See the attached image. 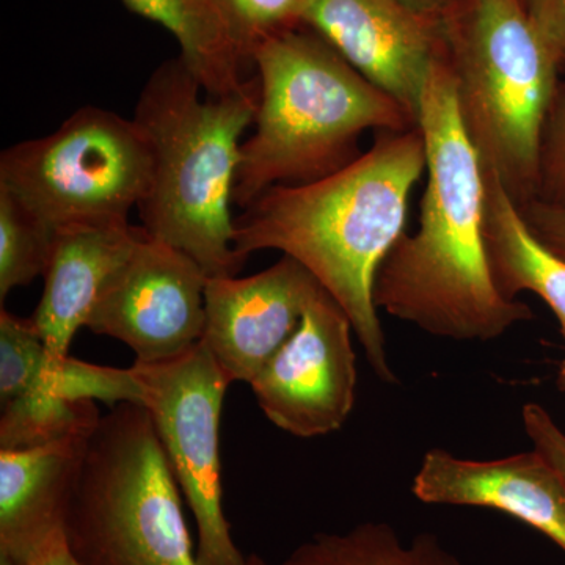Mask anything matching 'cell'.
<instances>
[{"mask_svg":"<svg viewBox=\"0 0 565 565\" xmlns=\"http://www.w3.org/2000/svg\"><path fill=\"white\" fill-rule=\"evenodd\" d=\"M418 128L426 145L418 228L404 233L379 267L375 307L446 340H498L533 319V311L494 285L486 245V170L460 120L445 46L424 88Z\"/></svg>","mask_w":565,"mask_h":565,"instance_id":"cell-1","label":"cell"},{"mask_svg":"<svg viewBox=\"0 0 565 565\" xmlns=\"http://www.w3.org/2000/svg\"><path fill=\"white\" fill-rule=\"evenodd\" d=\"M426 174L416 128L377 132L373 147L322 180L275 185L234 221V252L280 250L343 307L374 374L397 384L374 303L379 267L405 233L408 199Z\"/></svg>","mask_w":565,"mask_h":565,"instance_id":"cell-2","label":"cell"},{"mask_svg":"<svg viewBox=\"0 0 565 565\" xmlns=\"http://www.w3.org/2000/svg\"><path fill=\"white\" fill-rule=\"evenodd\" d=\"M180 55L162 62L141 88L132 120L150 143L151 184L139 218L148 236L180 248L207 277H232L234 184L241 139L259 103L258 77L225 96L206 95Z\"/></svg>","mask_w":565,"mask_h":565,"instance_id":"cell-3","label":"cell"},{"mask_svg":"<svg viewBox=\"0 0 565 565\" xmlns=\"http://www.w3.org/2000/svg\"><path fill=\"white\" fill-rule=\"evenodd\" d=\"M252 62L259 103L234 184V204L243 210L275 185L307 184L343 169L359 158L364 132L418 126L302 24L263 41Z\"/></svg>","mask_w":565,"mask_h":565,"instance_id":"cell-4","label":"cell"},{"mask_svg":"<svg viewBox=\"0 0 565 565\" xmlns=\"http://www.w3.org/2000/svg\"><path fill=\"white\" fill-rule=\"evenodd\" d=\"M446 62L468 139L516 206L535 199L557 95L555 55L523 0H452L441 14Z\"/></svg>","mask_w":565,"mask_h":565,"instance_id":"cell-5","label":"cell"},{"mask_svg":"<svg viewBox=\"0 0 565 565\" xmlns=\"http://www.w3.org/2000/svg\"><path fill=\"white\" fill-rule=\"evenodd\" d=\"M63 535L79 565H200L150 412L120 404L88 441ZM248 565H267L248 555Z\"/></svg>","mask_w":565,"mask_h":565,"instance_id":"cell-6","label":"cell"},{"mask_svg":"<svg viewBox=\"0 0 565 565\" xmlns=\"http://www.w3.org/2000/svg\"><path fill=\"white\" fill-rule=\"evenodd\" d=\"M151 173V148L139 125L93 106L0 156V188L54 232L128 225Z\"/></svg>","mask_w":565,"mask_h":565,"instance_id":"cell-7","label":"cell"},{"mask_svg":"<svg viewBox=\"0 0 565 565\" xmlns=\"http://www.w3.org/2000/svg\"><path fill=\"white\" fill-rule=\"evenodd\" d=\"M156 434L196 523L200 565H248L223 511L221 419L233 384L203 343L161 363H136Z\"/></svg>","mask_w":565,"mask_h":565,"instance_id":"cell-8","label":"cell"},{"mask_svg":"<svg viewBox=\"0 0 565 565\" xmlns=\"http://www.w3.org/2000/svg\"><path fill=\"white\" fill-rule=\"evenodd\" d=\"M207 278L188 253L143 232L85 327L128 345L136 363L178 359L202 343Z\"/></svg>","mask_w":565,"mask_h":565,"instance_id":"cell-9","label":"cell"},{"mask_svg":"<svg viewBox=\"0 0 565 565\" xmlns=\"http://www.w3.org/2000/svg\"><path fill=\"white\" fill-rule=\"evenodd\" d=\"M353 327L343 307L319 288L299 329L250 382L263 414L299 438L341 429L355 405Z\"/></svg>","mask_w":565,"mask_h":565,"instance_id":"cell-10","label":"cell"},{"mask_svg":"<svg viewBox=\"0 0 565 565\" xmlns=\"http://www.w3.org/2000/svg\"><path fill=\"white\" fill-rule=\"evenodd\" d=\"M300 24L396 99L418 125L424 88L444 52L441 18L401 0H305Z\"/></svg>","mask_w":565,"mask_h":565,"instance_id":"cell-11","label":"cell"},{"mask_svg":"<svg viewBox=\"0 0 565 565\" xmlns=\"http://www.w3.org/2000/svg\"><path fill=\"white\" fill-rule=\"evenodd\" d=\"M319 288L313 275L286 255L252 277H210L202 343L230 381L250 384L297 332Z\"/></svg>","mask_w":565,"mask_h":565,"instance_id":"cell-12","label":"cell"},{"mask_svg":"<svg viewBox=\"0 0 565 565\" xmlns=\"http://www.w3.org/2000/svg\"><path fill=\"white\" fill-rule=\"evenodd\" d=\"M412 492L426 504L487 508L514 516L565 553V479L537 449L493 460L430 449Z\"/></svg>","mask_w":565,"mask_h":565,"instance_id":"cell-13","label":"cell"},{"mask_svg":"<svg viewBox=\"0 0 565 565\" xmlns=\"http://www.w3.org/2000/svg\"><path fill=\"white\" fill-rule=\"evenodd\" d=\"M141 234L143 228L131 223L55 232L43 294L32 316L46 344L47 362L70 355L74 334L85 327L110 275Z\"/></svg>","mask_w":565,"mask_h":565,"instance_id":"cell-14","label":"cell"},{"mask_svg":"<svg viewBox=\"0 0 565 565\" xmlns=\"http://www.w3.org/2000/svg\"><path fill=\"white\" fill-rule=\"evenodd\" d=\"M88 441L0 449V556L24 564L47 537L63 530Z\"/></svg>","mask_w":565,"mask_h":565,"instance_id":"cell-15","label":"cell"},{"mask_svg":"<svg viewBox=\"0 0 565 565\" xmlns=\"http://www.w3.org/2000/svg\"><path fill=\"white\" fill-rule=\"evenodd\" d=\"M486 189L487 256L498 291L509 300L520 292L541 297L559 321L565 340V262L535 239L519 206L489 170ZM559 385L565 390V359Z\"/></svg>","mask_w":565,"mask_h":565,"instance_id":"cell-16","label":"cell"},{"mask_svg":"<svg viewBox=\"0 0 565 565\" xmlns=\"http://www.w3.org/2000/svg\"><path fill=\"white\" fill-rule=\"evenodd\" d=\"M128 10L162 25L180 44V57L203 90L225 96L244 87L252 66L214 0H121Z\"/></svg>","mask_w":565,"mask_h":565,"instance_id":"cell-17","label":"cell"},{"mask_svg":"<svg viewBox=\"0 0 565 565\" xmlns=\"http://www.w3.org/2000/svg\"><path fill=\"white\" fill-rule=\"evenodd\" d=\"M280 565H463L434 533L404 542L386 522H364L344 533H318Z\"/></svg>","mask_w":565,"mask_h":565,"instance_id":"cell-18","label":"cell"},{"mask_svg":"<svg viewBox=\"0 0 565 565\" xmlns=\"http://www.w3.org/2000/svg\"><path fill=\"white\" fill-rule=\"evenodd\" d=\"M102 418L96 403L65 399L36 385L2 405L0 449L17 451L90 438Z\"/></svg>","mask_w":565,"mask_h":565,"instance_id":"cell-19","label":"cell"},{"mask_svg":"<svg viewBox=\"0 0 565 565\" xmlns=\"http://www.w3.org/2000/svg\"><path fill=\"white\" fill-rule=\"evenodd\" d=\"M55 232L0 188V300L43 277Z\"/></svg>","mask_w":565,"mask_h":565,"instance_id":"cell-20","label":"cell"},{"mask_svg":"<svg viewBox=\"0 0 565 565\" xmlns=\"http://www.w3.org/2000/svg\"><path fill=\"white\" fill-rule=\"evenodd\" d=\"M36 385L65 399L99 401L110 408L120 404L145 405L143 385L132 366L120 370L68 355L58 362H46Z\"/></svg>","mask_w":565,"mask_h":565,"instance_id":"cell-21","label":"cell"},{"mask_svg":"<svg viewBox=\"0 0 565 565\" xmlns=\"http://www.w3.org/2000/svg\"><path fill=\"white\" fill-rule=\"evenodd\" d=\"M47 362L46 344L32 318L0 310V403L32 392Z\"/></svg>","mask_w":565,"mask_h":565,"instance_id":"cell-22","label":"cell"},{"mask_svg":"<svg viewBox=\"0 0 565 565\" xmlns=\"http://www.w3.org/2000/svg\"><path fill=\"white\" fill-rule=\"evenodd\" d=\"M234 40L252 63L256 47L282 31L300 25L305 0H214Z\"/></svg>","mask_w":565,"mask_h":565,"instance_id":"cell-23","label":"cell"},{"mask_svg":"<svg viewBox=\"0 0 565 565\" xmlns=\"http://www.w3.org/2000/svg\"><path fill=\"white\" fill-rule=\"evenodd\" d=\"M535 199L565 203V90L557 93L542 141L541 182Z\"/></svg>","mask_w":565,"mask_h":565,"instance_id":"cell-24","label":"cell"},{"mask_svg":"<svg viewBox=\"0 0 565 565\" xmlns=\"http://www.w3.org/2000/svg\"><path fill=\"white\" fill-rule=\"evenodd\" d=\"M519 210L535 239L565 262V203L533 199Z\"/></svg>","mask_w":565,"mask_h":565,"instance_id":"cell-25","label":"cell"},{"mask_svg":"<svg viewBox=\"0 0 565 565\" xmlns=\"http://www.w3.org/2000/svg\"><path fill=\"white\" fill-rule=\"evenodd\" d=\"M523 426L534 449L550 460V463L565 479V433L542 405L526 404L523 407Z\"/></svg>","mask_w":565,"mask_h":565,"instance_id":"cell-26","label":"cell"},{"mask_svg":"<svg viewBox=\"0 0 565 565\" xmlns=\"http://www.w3.org/2000/svg\"><path fill=\"white\" fill-rule=\"evenodd\" d=\"M523 6L561 68L565 65V0H523Z\"/></svg>","mask_w":565,"mask_h":565,"instance_id":"cell-27","label":"cell"},{"mask_svg":"<svg viewBox=\"0 0 565 565\" xmlns=\"http://www.w3.org/2000/svg\"><path fill=\"white\" fill-rule=\"evenodd\" d=\"M25 565H79L76 559H74L73 555H71L68 545L65 542V535H63V530L58 531V533L52 534L51 537H47L46 541L43 542L29 556V559L25 561Z\"/></svg>","mask_w":565,"mask_h":565,"instance_id":"cell-28","label":"cell"},{"mask_svg":"<svg viewBox=\"0 0 565 565\" xmlns=\"http://www.w3.org/2000/svg\"><path fill=\"white\" fill-rule=\"evenodd\" d=\"M401 2L418 13L440 20L441 14L451 6L452 0H401Z\"/></svg>","mask_w":565,"mask_h":565,"instance_id":"cell-29","label":"cell"},{"mask_svg":"<svg viewBox=\"0 0 565 565\" xmlns=\"http://www.w3.org/2000/svg\"><path fill=\"white\" fill-rule=\"evenodd\" d=\"M0 565H25L17 563V561L10 559V557L0 556Z\"/></svg>","mask_w":565,"mask_h":565,"instance_id":"cell-30","label":"cell"}]
</instances>
